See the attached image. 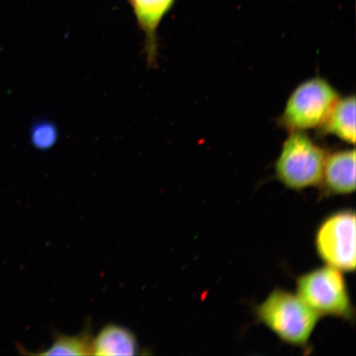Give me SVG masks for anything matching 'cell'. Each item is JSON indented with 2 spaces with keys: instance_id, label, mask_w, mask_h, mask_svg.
Wrapping results in <instances>:
<instances>
[{
  "instance_id": "10",
  "label": "cell",
  "mask_w": 356,
  "mask_h": 356,
  "mask_svg": "<svg viewBox=\"0 0 356 356\" xmlns=\"http://www.w3.org/2000/svg\"><path fill=\"white\" fill-rule=\"evenodd\" d=\"M92 337L90 329L75 336L57 334L52 344L46 350L34 355H92Z\"/></svg>"
},
{
  "instance_id": "3",
  "label": "cell",
  "mask_w": 356,
  "mask_h": 356,
  "mask_svg": "<svg viewBox=\"0 0 356 356\" xmlns=\"http://www.w3.org/2000/svg\"><path fill=\"white\" fill-rule=\"evenodd\" d=\"M327 154L305 131L289 132L275 163V177L293 191L318 188Z\"/></svg>"
},
{
  "instance_id": "2",
  "label": "cell",
  "mask_w": 356,
  "mask_h": 356,
  "mask_svg": "<svg viewBox=\"0 0 356 356\" xmlns=\"http://www.w3.org/2000/svg\"><path fill=\"white\" fill-rule=\"evenodd\" d=\"M296 293L320 317H332L354 323L355 307L344 273L325 265L300 275Z\"/></svg>"
},
{
  "instance_id": "9",
  "label": "cell",
  "mask_w": 356,
  "mask_h": 356,
  "mask_svg": "<svg viewBox=\"0 0 356 356\" xmlns=\"http://www.w3.org/2000/svg\"><path fill=\"white\" fill-rule=\"evenodd\" d=\"M138 350L136 336L119 325H106L99 335L92 338V353L95 355H136Z\"/></svg>"
},
{
  "instance_id": "11",
  "label": "cell",
  "mask_w": 356,
  "mask_h": 356,
  "mask_svg": "<svg viewBox=\"0 0 356 356\" xmlns=\"http://www.w3.org/2000/svg\"><path fill=\"white\" fill-rule=\"evenodd\" d=\"M58 140L56 126L48 122H39L31 130V141L35 148L41 150L51 149Z\"/></svg>"
},
{
  "instance_id": "5",
  "label": "cell",
  "mask_w": 356,
  "mask_h": 356,
  "mask_svg": "<svg viewBox=\"0 0 356 356\" xmlns=\"http://www.w3.org/2000/svg\"><path fill=\"white\" fill-rule=\"evenodd\" d=\"M355 212L351 209L334 211L319 222L314 247L325 265L344 273H353L356 266Z\"/></svg>"
},
{
  "instance_id": "8",
  "label": "cell",
  "mask_w": 356,
  "mask_h": 356,
  "mask_svg": "<svg viewBox=\"0 0 356 356\" xmlns=\"http://www.w3.org/2000/svg\"><path fill=\"white\" fill-rule=\"evenodd\" d=\"M322 136L332 135L346 144H355V97H340L318 128Z\"/></svg>"
},
{
  "instance_id": "7",
  "label": "cell",
  "mask_w": 356,
  "mask_h": 356,
  "mask_svg": "<svg viewBox=\"0 0 356 356\" xmlns=\"http://www.w3.org/2000/svg\"><path fill=\"white\" fill-rule=\"evenodd\" d=\"M145 38L146 61L155 66L158 60V29L164 17L171 11L176 0H129Z\"/></svg>"
},
{
  "instance_id": "4",
  "label": "cell",
  "mask_w": 356,
  "mask_h": 356,
  "mask_svg": "<svg viewBox=\"0 0 356 356\" xmlns=\"http://www.w3.org/2000/svg\"><path fill=\"white\" fill-rule=\"evenodd\" d=\"M340 97L327 79L306 80L289 95L278 123L289 132L319 128Z\"/></svg>"
},
{
  "instance_id": "1",
  "label": "cell",
  "mask_w": 356,
  "mask_h": 356,
  "mask_svg": "<svg viewBox=\"0 0 356 356\" xmlns=\"http://www.w3.org/2000/svg\"><path fill=\"white\" fill-rule=\"evenodd\" d=\"M258 323L273 332L284 344L309 349L320 316L297 293L275 288L264 302L253 308Z\"/></svg>"
},
{
  "instance_id": "6",
  "label": "cell",
  "mask_w": 356,
  "mask_h": 356,
  "mask_svg": "<svg viewBox=\"0 0 356 356\" xmlns=\"http://www.w3.org/2000/svg\"><path fill=\"white\" fill-rule=\"evenodd\" d=\"M355 149L327 154L321 181L318 186V197L348 195L355 193Z\"/></svg>"
}]
</instances>
